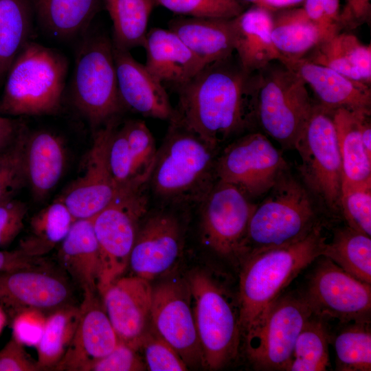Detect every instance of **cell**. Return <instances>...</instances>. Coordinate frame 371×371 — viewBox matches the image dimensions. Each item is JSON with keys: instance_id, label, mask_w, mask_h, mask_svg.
<instances>
[{"instance_id": "obj_1", "label": "cell", "mask_w": 371, "mask_h": 371, "mask_svg": "<svg viewBox=\"0 0 371 371\" xmlns=\"http://www.w3.org/2000/svg\"><path fill=\"white\" fill-rule=\"evenodd\" d=\"M251 76L233 54L206 65L177 88L172 120L217 148L254 128Z\"/></svg>"}, {"instance_id": "obj_55", "label": "cell", "mask_w": 371, "mask_h": 371, "mask_svg": "<svg viewBox=\"0 0 371 371\" xmlns=\"http://www.w3.org/2000/svg\"><path fill=\"white\" fill-rule=\"evenodd\" d=\"M242 3H253L254 4L258 0H238Z\"/></svg>"}, {"instance_id": "obj_9", "label": "cell", "mask_w": 371, "mask_h": 371, "mask_svg": "<svg viewBox=\"0 0 371 371\" xmlns=\"http://www.w3.org/2000/svg\"><path fill=\"white\" fill-rule=\"evenodd\" d=\"M146 186L117 189L112 201L91 220L100 255V293L128 267L142 221L147 213Z\"/></svg>"}, {"instance_id": "obj_30", "label": "cell", "mask_w": 371, "mask_h": 371, "mask_svg": "<svg viewBox=\"0 0 371 371\" xmlns=\"http://www.w3.org/2000/svg\"><path fill=\"white\" fill-rule=\"evenodd\" d=\"M76 219L60 199L35 214L19 249L28 256L44 257L64 240Z\"/></svg>"}, {"instance_id": "obj_29", "label": "cell", "mask_w": 371, "mask_h": 371, "mask_svg": "<svg viewBox=\"0 0 371 371\" xmlns=\"http://www.w3.org/2000/svg\"><path fill=\"white\" fill-rule=\"evenodd\" d=\"M371 111L339 108L332 111L342 164V182L371 181V157L362 141L361 123Z\"/></svg>"}, {"instance_id": "obj_36", "label": "cell", "mask_w": 371, "mask_h": 371, "mask_svg": "<svg viewBox=\"0 0 371 371\" xmlns=\"http://www.w3.org/2000/svg\"><path fill=\"white\" fill-rule=\"evenodd\" d=\"M79 313V306L70 304L47 315L43 333L36 346L40 370H54L60 361L74 335Z\"/></svg>"}, {"instance_id": "obj_37", "label": "cell", "mask_w": 371, "mask_h": 371, "mask_svg": "<svg viewBox=\"0 0 371 371\" xmlns=\"http://www.w3.org/2000/svg\"><path fill=\"white\" fill-rule=\"evenodd\" d=\"M330 334L324 318L312 315L296 339L288 371H322L329 366Z\"/></svg>"}, {"instance_id": "obj_56", "label": "cell", "mask_w": 371, "mask_h": 371, "mask_svg": "<svg viewBox=\"0 0 371 371\" xmlns=\"http://www.w3.org/2000/svg\"><path fill=\"white\" fill-rule=\"evenodd\" d=\"M1 115V114H0Z\"/></svg>"}, {"instance_id": "obj_38", "label": "cell", "mask_w": 371, "mask_h": 371, "mask_svg": "<svg viewBox=\"0 0 371 371\" xmlns=\"http://www.w3.org/2000/svg\"><path fill=\"white\" fill-rule=\"evenodd\" d=\"M370 322H352L343 329L334 341L337 370H371Z\"/></svg>"}, {"instance_id": "obj_3", "label": "cell", "mask_w": 371, "mask_h": 371, "mask_svg": "<svg viewBox=\"0 0 371 371\" xmlns=\"http://www.w3.org/2000/svg\"><path fill=\"white\" fill-rule=\"evenodd\" d=\"M265 196L250 218L239 264L256 253L299 241L323 225L315 199L289 169Z\"/></svg>"}, {"instance_id": "obj_17", "label": "cell", "mask_w": 371, "mask_h": 371, "mask_svg": "<svg viewBox=\"0 0 371 371\" xmlns=\"http://www.w3.org/2000/svg\"><path fill=\"white\" fill-rule=\"evenodd\" d=\"M115 120L98 130L88 152L84 172L60 197L76 220L90 219L114 198L117 188L109 162V150Z\"/></svg>"}, {"instance_id": "obj_22", "label": "cell", "mask_w": 371, "mask_h": 371, "mask_svg": "<svg viewBox=\"0 0 371 371\" xmlns=\"http://www.w3.org/2000/svg\"><path fill=\"white\" fill-rule=\"evenodd\" d=\"M308 85L319 104L334 111L339 108L371 111L370 86L352 80L327 67L305 58L281 61Z\"/></svg>"}, {"instance_id": "obj_24", "label": "cell", "mask_w": 371, "mask_h": 371, "mask_svg": "<svg viewBox=\"0 0 371 371\" xmlns=\"http://www.w3.org/2000/svg\"><path fill=\"white\" fill-rule=\"evenodd\" d=\"M234 52L243 70L252 75L270 63L282 60L271 39L273 13L254 5L234 18Z\"/></svg>"}, {"instance_id": "obj_51", "label": "cell", "mask_w": 371, "mask_h": 371, "mask_svg": "<svg viewBox=\"0 0 371 371\" xmlns=\"http://www.w3.org/2000/svg\"><path fill=\"white\" fill-rule=\"evenodd\" d=\"M21 127L14 120L0 115V149L15 137Z\"/></svg>"}, {"instance_id": "obj_18", "label": "cell", "mask_w": 371, "mask_h": 371, "mask_svg": "<svg viewBox=\"0 0 371 371\" xmlns=\"http://www.w3.org/2000/svg\"><path fill=\"white\" fill-rule=\"evenodd\" d=\"M150 281L120 277L101 293L102 304L118 340L136 350L153 331Z\"/></svg>"}, {"instance_id": "obj_4", "label": "cell", "mask_w": 371, "mask_h": 371, "mask_svg": "<svg viewBox=\"0 0 371 371\" xmlns=\"http://www.w3.org/2000/svg\"><path fill=\"white\" fill-rule=\"evenodd\" d=\"M306 85L280 60L251 76L254 127L284 149H294L313 109Z\"/></svg>"}, {"instance_id": "obj_34", "label": "cell", "mask_w": 371, "mask_h": 371, "mask_svg": "<svg viewBox=\"0 0 371 371\" xmlns=\"http://www.w3.org/2000/svg\"><path fill=\"white\" fill-rule=\"evenodd\" d=\"M32 17L27 0H0V83L29 42Z\"/></svg>"}, {"instance_id": "obj_5", "label": "cell", "mask_w": 371, "mask_h": 371, "mask_svg": "<svg viewBox=\"0 0 371 371\" xmlns=\"http://www.w3.org/2000/svg\"><path fill=\"white\" fill-rule=\"evenodd\" d=\"M158 150L149 181L160 198L201 202L216 182V148L175 120Z\"/></svg>"}, {"instance_id": "obj_13", "label": "cell", "mask_w": 371, "mask_h": 371, "mask_svg": "<svg viewBox=\"0 0 371 371\" xmlns=\"http://www.w3.org/2000/svg\"><path fill=\"white\" fill-rule=\"evenodd\" d=\"M321 258L302 293L313 314L341 323L370 322L371 284L357 279L330 259Z\"/></svg>"}, {"instance_id": "obj_6", "label": "cell", "mask_w": 371, "mask_h": 371, "mask_svg": "<svg viewBox=\"0 0 371 371\" xmlns=\"http://www.w3.org/2000/svg\"><path fill=\"white\" fill-rule=\"evenodd\" d=\"M68 63L57 51L28 42L5 76L0 113L54 114L60 108Z\"/></svg>"}, {"instance_id": "obj_19", "label": "cell", "mask_w": 371, "mask_h": 371, "mask_svg": "<svg viewBox=\"0 0 371 371\" xmlns=\"http://www.w3.org/2000/svg\"><path fill=\"white\" fill-rule=\"evenodd\" d=\"M182 235L178 219L168 213L142 222L128 262L134 276L150 281L167 272L180 256Z\"/></svg>"}, {"instance_id": "obj_27", "label": "cell", "mask_w": 371, "mask_h": 371, "mask_svg": "<svg viewBox=\"0 0 371 371\" xmlns=\"http://www.w3.org/2000/svg\"><path fill=\"white\" fill-rule=\"evenodd\" d=\"M58 256L63 268L83 292L98 293L100 255L91 218L74 221L60 244Z\"/></svg>"}, {"instance_id": "obj_44", "label": "cell", "mask_w": 371, "mask_h": 371, "mask_svg": "<svg viewBox=\"0 0 371 371\" xmlns=\"http://www.w3.org/2000/svg\"><path fill=\"white\" fill-rule=\"evenodd\" d=\"M304 3L306 15L319 28L322 39L341 31L339 0H305Z\"/></svg>"}, {"instance_id": "obj_7", "label": "cell", "mask_w": 371, "mask_h": 371, "mask_svg": "<svg viewBox=\"0 0 371 371\" xmlns=\"http://www.w3.org/2000/svg\"><path fill=\"white\" fill-rule=\"evenodd\" d=\"M193 315L201 345L203 366L221 369L237 355L242 337L238 302L207 272L189 276Z\"/></svg>"}, {"instance_id": "obj_33", "label": "cell", "mask_w": 371, "mask_h": 371, "mask_svg": "<svg viewBox=\"0 0 371 371\" xmlns=\"http://www.w3.org/2000/svg\"><path fill=\"white\" fill-rule=\"evenodd\" d=\"M357 279L371 284V238L348 225L335 230L322 255Z\"/></svg>"}, {"instance_id": "obj_53", "label": "cell", "mask_w": 371, "mask_h": 371, "mask_svg": "<svg viewBox=\"0 0 371 371\" xmlns=\"http://www.w3.org/2000/svg\"><path fill=\"white\" fill-rule=\"evenodd\" d=\"M370 114L366 115L361 123V137L364 148L371 157V124H370Z\"/></svg>"}, {"instance_id": "obj_54", "label": "cell", "mask_w": 371, "mask_h": 371, "mask_svg": "<svg viewBox=\"0 0 371 371\" xmlns=\"http://www.w3.org/2000/svg\"><path fill=\"white\" fill-rule=\"evenodd\" d=\"M7 314L2 306L0 305V335L3 331V329L6 324Z\"/></svg>"}, {"instance_id": "obj_49", "label": "cell", "mask_w": 371, "mask_h": 371, "mask_svg": "<svg viewBox=\"0 0 371 371\" xmlns=\"http://www.w3.org/2000/svg\"><path fill=\"white\" fill-rule=\"evenodd\" d=\"M370 0H346L340 14L341 26L352 28L367 23L370 19Z\"/></svg>"}, {"instance_id": "obj_14", "label": "cell", "mask_w": 371, "mask_h": 371, "mask_svg": "<svg viewBox=\"0 0 371 371\" xmlns=\"http://www.w3.org/2000/svg\"><path fill=\"white\" fill-rule=\"evenodd\" d=\"M201 203L203 243L219 256L238 262L256 203L237 187L219 181H216Z\"/></svg>"}, {"instance_id": "obj_20", "label": "cell", "mask_w": 371, "mask_h": 371, "mask_svg": "<svg viewBox=\"0 0 371 371\" xmlns=\"http://www.w3.org/2000/svg\"><path fill=\"white\" fill-rule=\"evenodd\" d=\"M73 339L54 370L89 371L91 366L111 352L118 338L97 293L83 292Z\"/></svg>"}, {"instance_id": "obj_31", "label": "cell", "mask_w": 371, "mask_h": 371, "mask_svg": "<svg viewBox=\"0 0 371 371\" xmlns=\"http://www.w3.org/2000/svg\"><path fill=\"white\" fill-rule=\"evenodd\" d=\"M271 39L282 60L303 58L322 36L304 9L297 8L279 10L273 14Z\"/></svg>"}, {"instance_id": "obj_41", "label": "cell", "mask_w": 371, "mask_h": 371, "mask_svg": "<svg viewBox=\"0 0 371 371\" xmlns=\"http://www.w3.org/2000/svg\"><path fill=\"white\" fill-rule=\"evenodd\" d=\"M339 212L347 225L371 236V181L342 182Z\"/></svg>"}, {"instance_id": "obj_28", "label": "cell", "mask_w": 371, "mask_h": 371, "mask_svg": "<svg viewBox=\"0 0 371 371\" xmlns=\"http://www.w3.org/2000/svg\"><path fill=\"white\" fill-rule=\"evenodd\" d=\"M303 58L370 85V45L363 44L352 34L339 32L322 39Z\"/></svg>"}, {"instance_id": "obj_48", "label": "cell", "mask_w": 371, "mask_h": 371, "mask_svg": "<svg viewBox=\"0 0 371 371\" xmlns=\"http://www.w3.org/2000/svg\"><path fill=\"white\" fill-rule=\"evenodd\" d=\"M0 371H40L36 361L13 336L0 350Z\"/></svg>"}, {"instance_id": "obj_12", "label": "cell", "mask_w": 371, "mask_h": 371, "mask_svg": "<svg viewBox=\"0 0 371 371\" xmlns=\"http://www.w3.org/2000/svg\"><path fill=\"white\" fill-rule=\"evenodd\" d=\"M289 166L282 153L260 131L228 144L216 157V181L234 185L249 199L264 196Z\"/></svg>"}, {"instance_id": "obj_11", "label": "cell", "mask_w": 371, "mask_h": 371, "mask_svg": "<svg viewBox=\"0 0 371 371\" xmlns=\"http://www.w3.org/2000/svg\"><path fill=\"white\" fill-rule=\"evenodd\" d=\"M312 315L302 293L280 295L243 337L252 366L262 370H288L298 335Z\"/></svg>"}, {"instance_id": "obj_25", "label": "cell", "mask_w": 371, "mask_h": 371, "mask_svg": "<svg viewBox=\"0 0 371 371\" xmlns=\"http://www.w3.org/2000/svg\"><path fill=\"white\" fill-rule=\"evenodd\" d=\"M168 29L205 65L226 58L234 52V18L181 16L171 20Z\"/></svg>"}, {"instance_id": "obj_15", "label": "cell", "mask_w": 371, "mask_h": 371, "mask_svg": "<svg viewBox=\"0 0 371 371\" xmlns=\"http://www.w3.org/2000/svg\"><path fill=\"white\" fill-rule=\"evenodd\" d=\"M191 302L188 280L172 277L153 288V330L177 352L188 368L203 366Z\"/></svg>"}, {"instance_id": "obj_16", "label": "cell", "mask_w": 371, "mask_h": 371, "mask_svg": "<svg viewBox=\"0 0 371 371\" xmlns=\"http://www.w3.org/2000/svg\"><path fill=\"white\" fill-rule=\"evenodd\" d=\"M67 278L46 262L0 273V305L11 319L32 309L46 315L72 304Z\"/></svg>"}, {"instance_id": "obj_46", "label": "cell", "mask_w": 371, "mask_h": 371, "mask_svg": "<svg viewBox=\"0 0 371 371\" xmlns=\"http://www.w3.org/2000/svg\"><path fill=\"white\" fill-rule=\"evenodd\" d=\"M137 350L119 341L115 348L95 361L89 371H139L146 370Z\"/></svg>"}, {"instance_id": "obj_21", "label": "cell", "mask_w": 371, "mask_h": 371, "mask_svg": "<svg viewBox=\"0 0 371 371\" xmlns=\"http://www.w3.org/2000/svg\"><path fill=\"white\" fill-rule=\"evenodd\" d=\"M118 89L124 106L145 116L171 120L175 115L164 87L129 50L113 45Z\"/></svg>"}, {"instance_id": "obj_39", "label": "cell", "mask_w": 371, "mask_h": 371, "mask_svg": "<svg viewBox=\"0 0 371 371\" xmlns=\"http://www.w3.org/2000/svg\"><path fill=\"white\" fill-rule=\"evenodd\" d=\"M122 128L127 139V153L133 181L137 186L146 185L158 152L154 137L142 120H128Z\"/></svg>"}, {"instance_id": "obj_40", "label": "cell", "mask_w": 371, "mask_h": 371, "mask_svg": "<svg viewBox=\"0 0 371 371\" xmlns=\"http://www.w3.org/2000/svg\"><path fill=\"white\" fill-rule=\"evenodd\" d=\"M27 133L21 126L15 137L0 149V203L14 199L27 185L24 160Z\"/></svg>"}, {"instance_id": "obj_26", "label": "cell", "mask_w": 371, "mask_h": 371, "mask_svg": "<svg viewBox=\"0 0 371 371\" xmlns=\"http://www.w3.org/2000/svg\"><path fill=\"white\" fill-rule=\"evenodd\" d=\"M24 160L27 185L36 199H43L63 175L66 163L63 142L49 131L27 133Z\"/></svg>"}, {"instance_id": "obj_42", "label": "cell", "mask_w": 371, "mask_h": 371, "mask_svg": "<svg viewBox=\"0 0 371 371\" xmlns=\"http://www.w3.org/2000/svg\"><path fill=\"white\" fill-rule=\"evenodd\" d=\"M166 9L195 18L233 19L245 10L238 0H153Z\"/></svg>"}, {"instance_id": "obj_47", "label": "cell", "mask_w": 371, "mask_h": 371, "mask_svg": "<svg viewBox=\"0 0 371 371\" xmlns=\"http://www.w3.org/2000/svg\"><path fill=\"white\" fill-rule=\"evenodd\" d=\"M27 211L25 203L17 199L0 203V249L10 245L21 233Z\"/></svg>"}, {"instance_id": "obj_52", "label": "cell", "mask_w": 371, "mask_h": 371, "mask_svg": "<svg viewBox=\"0 0 371 371\" xmlns=\"http://www.w3.org/2000/svg\"><path fill=\"white\" fill-rule=\"evenodd\" d=\"M305 0H258L254 5L264 8L271 12L295 6Z\"/></svg>"}, {"instance_id": "obj_23", "label": "cell", "mask_w": 371, "mask_h": 371, "mask_svg": "<svg viewBox=\"0 0 371 371\" xmlns=\"http://www.w3.org/2000/svg\"><path fill=\"white\" fill-rule=\"evenodd\" d=\"M144 47L146 68L163 85L170 84L177 89L205 66L169 29H150Z\"/></svg>"}, {"instance_id": "obj_43", "label": "cell", "mask_w": 371, "mask_h": 371, "mask_svg": "<svg viewBox=\"0 0 371 371\" xmlns=\"http://www.w3.org/2000/svg\"><path fill=\"white\" fill-rule=\"evenodd\" d=\"M144 350L146 369L150 371H183L188 366L177 352L153 330L144 340Z\"/></svg>"}, {"instance_id": "obj_2", "label": "cell", "mask_w": 371, "mask_h": 371, "mask_svg": "<svg viewBox=\"0 0 371 371\" xmlns=\"http://www.w3.org/2000/svg\"><path fill=\"white\" fill-rule=\"evenodd\" d=\"M323 225L292 244L253 254L240 265L238 301L242 337L282 291L319 258L326 243Z\"/></svg>"}, {"instance_id": "obj_10", "label": "cell", "mask_w": 371, "mask_h": 371, "mask_svg": "<svg viewBox=\"0 0 371 371\" xmlns=\"http://www.w3.org/2000/svg\"><path fill=\"white\" fill-rule=\"evenodd\" d=\"M294 149L302 182L329 212H339L342 164L332 111L315 104Z\"/></svg>"}, {"instance_id": "obj_35", "label": "cell", "mask_w": 371, "mask_h": 371, "mask_svg": "<svg viewBox=\"0 0 371 371\" xmlns=\"http://www.w3.org/2000/svg\"><path fill=\"white\" fill-rule=\"evenodd\" d=\"M113 22V45L130 50L144 47L153 0H104Z\"/></svg>"}, {"instance_id": "obj_45", "label": "cell", "mask_w": 371, "mask_h": 371, "mask_svg": "<svg viewBox=\"0 0 371 371\" xmlns=\"http://www.w3.org/2000/svg\"><path fill=\"white\" fill-rule=\"evenodd\" d=\"M47 315L38 310H24L12 318V336L25 346L36 347L44 330Z\"/></svg>"}, {"instance_id": "obj_50", "label": "cell", "mask_w": 371, "mask_h": 371, "mask_svg": "<svg viewBox=\"0 0 371 371\" xmlns=\"http://www.w3.org/2000/svg\"><path fill=\"white\" fill-rule=\"evenodd\" d=\"M44 258L28 256L19 248L12 251L0 249V273L46 263Z\"/></svg>"}, {"instance_id": "obj_8", "label": "cell", "mask_w": 371, "mask_h": 371, "mask_svg": "<svg viewBox=\"0 0 371 371\" xmlns=\"http://www.w3.org/2000/svg\"><path fill=\"white\" fill-rule=\"evenodd\" d=\"M71 93L76 108L94 127L115 120L122 111L113 43L107 36L93 32L83 38L76 58Z\"/></svg>"}, {"instance_id": "obj_32", "label": "cell", "mask_w": 371, "mask_h": 371, "mask_svg": "<svg viewBox=\"0 0 371 371\" xmlns=\"http://www.w3.org/2000/svg\"><path fill=\"white\" fill-rule=\"evenodd\" d=\"M42 25L58 38H69L87 30L96 14L99 0H35Z\"/></svg>"}]
</instances>
